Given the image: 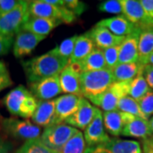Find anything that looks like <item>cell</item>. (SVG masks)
Masks as SVG:
<instances>
[{
	"mask_svg": "<svg viewBox=\"0 0 153 153\" xmlns=\"http://www.w3.org/2000/svg\"><path fill=\"white\" fill-rule=\"evenodd\" d=\"M69 60L58 55L55 48L44 55L22 61V67L30 83L60 75Z\"/></svg>",
	"mask_w": 153,
	"mask_h": 153,
	"instance_id": "1",
	"label": "cell"
},
{
	"mask_svg": "<svg viewBox=\"0 0 153 153\" xmlns=\"http://www.w3.org/2000/svg\"><path fill=\"white\" fill-rule=\"evenodd\" d=\"M82 96L93 102L104 94L115 82L112 71L108 68L82 72L80 76Z\"/></svg>",
	"mask_w": 153,
	"mask_h": 153,
	"instance_id": "2",
	"label": "cell"
},
{
	"mask_svg": "<svg viewBox=\"0 0 153 153\" xmlns=\"http://www.w3.org/2000/svg\"><path fill=\"white\" fill-rule=\"evenodd\" d=\"M4 104L11 115L30 118L37 109L38 100L23 85H19L6 94Z\"/></svg>",
	"mask_w": 153,
	"mask_h": 153,
	"instance_id": "3",
	"label": "cell"
},
{
	"mask_svg": "<svg viewBox=\"0 0 153 153\" xmlns=\"http://www.w3.org/2000/svg\"><path fill=\"white\" fill-rule=\"evenodd\" d=\"M28 15L29 17L56 19L66 24H70L76 19V16L65 6L52 5L45 0L29 1Z\"/></svg>",
	"mask_w": 153,
	"mask_h": 153,
	"instance_id": "4",
	"label": "cell"
},
{
	"mask_svg": "<svg viewBox=\"0 0 153 153\" xmlns=\"http://www.w3.org/2000/svg\"><path fill=\"white\" fill-rule=\"evenodd\" d=\"M78 131L65 123L55 124L44 128L39 140L47 147L58 152Z\"/></svg>",
	"mask_w": 153,
	"mask_h": 153,
	"instance_id": "5",
	"label": "cell"
},
{
	"mask_svg": "<svg viewBox=\"0 0 153 153\" xmlns=\"http://www.w3.org/2000/svg\"><path fill=\"white\" fill-rule=\"evenodd\" d=\"M29 1H19L13 10L0 16V33L14 37L22 30V26L29 17Z\"/></svg>",
	"mask_w": 153,
	"mask_h": 153,
	"instance_id": "6",
	"label": "cell"
},
{
	"mask_svg": "<svg viewBox=\"0 0 153 153\" xmlns=\"http://www.w3.org/2000/svg\"><path fill=\"white\" fill-rule=\"evenodd\" d=\"M1 125L8 135L17 140H25V142L39 139L42 134L41 128L29 120H20L14 117L4 118Z\"/></svg>",
	"mask_w": 153,
	"mask_h": 153,
	"instance_id": "7",
	"label": "cell"
},
{
	"mask_svg": "<svg viewBox=\"0 0 153 153\" xmlns=\"http://www.w3.org/2000/svg\"><path fill=\"white\" fill-rule=\"evenodd\" d=\"M131 82L132 81L115 82L104 94L94 100L92 103L101 108L104 111L117 110L119 100L129 94Z\"/></svg>",
	"mask_w": 153,
	"mask_h": 153,
	"instance_id": "8",
	"label": "cell"
},
{
	"mask_svg": "<svg viewBox=\"0 0 153 153\" xmlns=\"http://www.w3.org/2000/svg\"><path fill=\"white\" fill-rule=\"evenodd\" d=\"M85 153H142V150L138 141L114 137L98 146L87 147Z\"/></svg>",
	"mask_w": 153,
	"mask_h": 153,
	"instance_id": "9",
	"label": "cell"
},
{
	"mask_svg": "<svg viewBox=\"0 0 153 153\" xmlns=\"http://www.w3.org/2000/svg\"><path fill=\"white\" fill-rule=\"evenodd\" d=\"M81 74L82 70L79 63H68V65L61 71L59 75L62 93L75 94L82 97L80 82Z\"/></svg>",
	"mask_w": 153,
	"mask_h": 153,
	"instance_id": "10",
	"label": "cell"
},
{
	"mask_svg": "<svg viewBox=\"0 0 153 153\" xmlns=\"http://www.w3.org/2000/svg\"><path fill=\"white\" fill-rule=\"evenodd\" d=\"M83 137L87 147H93L109 140V135L105 129L103 114L98 107L91 123L84 130Z\"/></svg>",
	"mask_w": 153,
	"mask_h": 153,
	"instance_id": "11",
	"label": "cell"
},
{
	"mask_svg": "<svg viewBox=\"0 0 153 153\" xmlns=\"http://www.w3.org/2000/svg\"><path fill=\"white\" fill-rule=\"evenodd\" d=\"M122 116L123 121L122 135L142 140L152 137V130L149 124V120H146L125 112H122Z\"/></svg>",
	"mask_w": 153,
	"mask_h": 153,
	"instance_id": "12",
	"label": "cell"
},
{
	"mask_svg": "<svg viewBox=\"0 0 153 153\" xmlns=\"http://www.w3.org/2000/svg\"><path fill=\"white\" fill-rule=\"evenodd\" d=\"M30 92L38 101L52 100L62 93L59 75L30 83Z\"/></svg>",
	"mask_w": 153,
	"mask_h": 153,
	"instance_id": "13",
	"label": "cell"
},
{
	"mask_svg": "<svg viewBox=\"0 0 153 153\" xmlns=\"http://www.w3.org/2000/svg\"><path fill=\"white\" fill-rule=\"evenodd\" d=\"M45 38L46 37L36 35L23 29L20 30L16 36L13 44V54L15 57L17 59H22L31 55L38 44Z\"/></svg>",
	"mask_w": 153,
	"mask_h": 153,
	"instance_id": "14",
	"label": "cell"
},
{
	"mask_svg": "<svg viewBox=\"0 0 153 153\" xmlns=\"http://www.w3.org/2000/svg\"><path fill=\"white\" fill-rule=\"evenodd\" d=\"M82 97L75 94H65L59 96L55 100V113L54 125L64 123L66 119L76 112Z\"/></svg>",
	"mask_w": 153,
	"mask_h": 153,
	"instance_id": "15",
	"label": "cell"
},
{
	"mask_svg": "<svg viewBox=\"0 0 153 153\" xmlns=\"http://www.w3.org/2000/svg\"><path fill=\"white\" fill-rule=\"evenodd\" d=\"M123 14L134 26L140 29L152 27L148 21L146 13L140 1L136 0H122Z\"/></svg>",
	"mask_w": 153,
	"mask_h": 153,
	"instance_id": "16",
	"label": "cell"
},
{
	"mask_svg": "<svg viewBox=\"0 0 153 153\" xmlns=\"http://www.w3.org/2000/svg\"><path fill=\"white\" fill-rule=\"evenodd\" d=\"M96 107L82 97L79 107L74 114L65 121V124L73 127L76 129L85 130L88 125L91 123L95 113Z\"/></svg>",
	"mask_w": 153,
	"mask_h": 153,
	"instance_id": "17",
	"label": "cell"
},
{
	"mask_svg": "<svg viewBox=\"0 0 153 153\" xmlns=\"http://www.w3.org/2000/svg\"><path fill=\"white\" fill-rule=\"evenodd\" d=\"M89 37L93 40L96 48L100 49H108L113 46L121 45L125 39L124 37H117L111 33L108 29L95 25L90 31L87 32Z\"/></svg>",
	"mask_w": 153,
	"mask_h": 153,
	"instance_id": "18",
	"label": "cell"
},
{
	"mask_svg": "<svg viewBox=\"0 0 153 153\" xmlns=\"http://www.w3.org/2000/svg\"><path fill=\"white\" fill-rule=\"evenodd\" d=\"M141 29L138 28L134 33L127 36L121 44L119 49L118 64L123 63H134L139 60V37Z\"/></svg>",
	"mask_w": 153,
	"mask_h": 153,
	"instance_id": "19",
	"label": "cell"
},
{
	"mask_svg": "<svg viewBox=\"0 0 153 153\" xmlns=\"http://www.w3.org/2000/svg\"><path fill=\"white\" fill-rule=\"evenodd\" d=\"M96 25L108 29L111 33L117 37H127L136 31L138 27L134 26L123 15L104 19Z\"/></svg>",
	"mask_w": 153,
	"mask_h": 153,
	"instance_id": "20",
	"label": "cell"
},
{
	"mask_svg": "<svg viewBox=\"0 0 153 153\" xmlns=\"http://www.w3.org/2000/svg\"><path fill=\"white\" fill-rule=\"evenodd\" d=\"M62 24V22L56 19L28 17L27 22L22 26V29L34 33L36 35L47 37L55 27Z\"/></svg>",
	"mask_w": 153,
	"mask_h": 153,
	"instance_id": "21",
	"label": "cell"
},
{
	"mask_svg": "<svg viewBox=\"0 0 153 153\" xmlns=\"http://www.w3.org/2000/svg\"><path fill=\"white\" fill-rule=\"evenodd\" d=\"M55 113V100L38 101V105L35 112L32 117L33 123L44 128L54 125Z\"/></svg>",
	"mask_w": 153,
	"mask_h": 153,
	"instance_id": "22",
	"label": "cell"
},
{
	"mask_svg": "<svg viewBox=\"0 0 153 153\" xmlns=\"http://www.w3.org/2000/svg\"><path fill=\"white\" fill-rule=\"evenodd\" d=\"M96 47L94 44L93 40L89 37L88 33H85L82 35L77 36L73 53H72L68 63L81 62L90 53H92V51Z\"/></svg>",
	"mask_w": 153,
	"mask_h": 153,
	"instance_id": "23",
	"label": "cell"
},
{
	"mask_svg": "<svg viewBox=\"0 0 153 153\" xmlns=\"http://www.w3.org/2000/svg\"><path fill=\"white\" fill-rule=\"evenodd\" d=\"M139 60L138 62L146 66L150 55L153 53V27L143 29L139 37Z\"/></svg>",
	"mask_w": 153,
	"mask_h": 153,
	"instance_id": "24",
	"label": "cell"
},
{
	"mask_svg": "<svg viewBox=\"0 0 153 153\" xmlns=\"http://www.w3.org/2000/svg\"><path fill=\"white\" fill-rule=\"evenodd\" d=\"M144 66H145L140 65L139 62L123 63V64H118L111 71L116 82L132 81L142 71Z\"/></svg>",
	"mask_w": 153,
	"mask_h": 153,
	"instance_id": "25",
	"label": "cell"
},
{
	"mask_svg": "<svg viewBox=\"0 0 153 153\" xmlns=\"http://www.w3.org/2000/svg\"><path fill=\"white\" fill-rule=\"evenodd\" d=\"M103 122L106 133L114 137L122 135L123 128L122 111L118 110L105 111L103 114Z\"/></svg>",
	"mask_w": 153,
	"mask_h": 153,
	"instance_id": "26",
	"label": "cell"
},
{
	"mask_svg": "<svg viewBox=\"0 0 153 153\" xmlns=\"http://www.w3.org/2000/svg\"><path fill=\"white\" fill-rule=\"evenodd\" d=\"M79 66L82 70V73L87 71H99L106 68L103 50L95 48L92 53H90L84 60L79 62Z\"/></svg>",
	"mask_w": 153,
	"mask_h": 153,
	"instance_id": "27",
	"label": "cell"
},
{
	"mask_svg": "<svg viewBox=\"0 0 153 153\" xmlns=\"http://www.w3.org/2000/svg\"><path fill=\"white\" fill-rule=\"evenodd\" d=\"M150 90H151V88H150L148 83L146 81L144 76H143L142 70L137 75V76L134 79L132 80L128 95L133 99H134L137 101H139Z\"/></svg>",
	"mask_w": 153,
	"mask_h": 153,
	"instance_id": "28",
	"label": "cell"
},
{
	"mask_svg": "<svg viewBox=\"0 0 153 153\" xmlns=\"http://www.w3.org/2000/svg\"><path fill=\"white\" fill-rule=\"evenodd\" d=\"M117 110L122 111V112L129 113V114L134 115V116L138 117L148 120L146 117L144 115L142 111L140 109L139 102L135 100L134 99L130 97L129 95L121 99L118 102V105H117Z\"/></svg>",
	"mask_w": 153,
	"mask_h": 153,
	"instance_id": "29",
	"label": "cell"
},
{
	"mask_svg": "<svg viewBox=\"0 0 153 153\" xmlns=\"http://www.w3.org/2000/svg\"><path fill=\"white\" fill-rule=\"evenodd\" d=\"M87 146L83 134L78 131L57 153H85Z\"/></svg>",
	"mask_w": 153,
	"mask_h": 153,
	"instance_id": "30",
	"label": "cell"
},
{
	"mask_svg": "<svg viewBox=\"0 0 153 153\" xmlns=\"http://www.w3.org/2000/svg\"><path fill=\"white\" fill-rule=\"evenodd\" d=\"M15 153H57L47 147L39 139L27 140Z\"/></svg>",
	"mask_w": 153,
	"mask_h": 153,
	"instance_id": "31",
	"label": "cell"
},
{
	"mask_svg": "<svg viewBox=\"0 0 153 153\" xmlns=\"http://www.w3.org/2000/svg\"><path fill=\"white\" fill-rule=\"evenodd\" d=\"M76 38H77V35L72 36L71 38L65 39L58 46H56L55 49H56L58 55L66 60H70L71 55L73 53V50H74Z\"/></svg>",
	"mask_w": 153,
	"mask_h": 153,
	"instance_id": "32",
	"label": "cell"
},
{
	"mask_svg": "<svg viewBox=\"0 0 153 153\" xmlns=\"http://www.w3.org/2000/svg\"><path fill=\"white\" fill-rule=\"evenodd\" d=\"M119 49H120V45L113 46V47H111L103 50L106 68L112 70L118 65Z\"/></svg>",
	"mask_w": 153,
	"mask_h": 153,
	"instance_id": "33",
	"label": "cell"
},
{
	"mask_svg": "<svg viewBox=\"0 0 153 153\" xmlns=\"http://www.w3.org/2000/svg\"><path fill=\"white\" fill-rule=\"evenodd\" d=\"M99 10L110 14L123 13L122 0H106L101 2L98 6Z\"/></svg>",
	"mask_w": 153,
	"mask_h": 153,
	"instance_id": "34",
	"label": "cell"
},
{
	"mask_svg": "<svg viewBox=\"0 0 153 153\" xmlns=\"http://www.w3.org/2000/svg\"><path fill=\"white\" fill-rule=\"evenodd\" d=\"M140 107L148 120L153 116V90L151 89L139 101Z\"/></svg>",
	"mask_w": 153,
	"mask_h": 153,
	"instance_id": "35",
	"label": "cell"
},
{
	"mask_svg": "<svg viewBox=\"0 0 153 153\" xmlns=\"http://www.w3.org/2000/svg\"><path fill=\"white\" fill-rule=\"evenodd\" d=\"M64 6L69 10H71L76 16H81L87 10L88 6L85 3L77 0H65Z\"/></svg>",
	"mask_w": 153,
	"mask_h": 153,
	"instance_id": "36",
	"label": "cell"
},
{
	"mask_svg": "<svg viewBox=\"0 0 153 153\" xmlns=\"http://www.w3.org/2000/svg\"><path fill=\"white\" fill-rule=\"evenodd\" d=\"M13 84L10 72L6 65L0 60V92Z\"/></svg>",
	"mask_w": 153,
	"mask_h": 153,
	"instance_id": "37",
	"label": "cell"
},
{
	"mask_svg": "<svg viewBox=\"0 0 153 153\" xmlns=\"http://www.w3.org/2000/svg\"><path fill=\"white\" fill-rule=\"evenodd\" d=\"M14 37L0 33V56L7 55L14 44Z\"/></svg>",
	"mask_w": 153,
	"mask_h": 153,
	"instance_id": "38",
	"label": "cell"
},
{
	"mask_svg": "<svg viewBox=\"0 0 153 153\" xmlns=\"http://www.w3.org/2000/svg\"><path fill=\"white\" fill-rule=\"evenodd\" d=\"M140 3L143 7L151 26L153 27V0H140Z\"/></svg>",
	"mask_w": 153,
	"mask_h": 153,
	"instance_id": "39",
	"label": "cell"
},
{
	"mask_svg": "<svg viewBox=\"0 0 153 153\" xmlns=\"http://www.w3.org/2000/svg\"><path fill=\"white\" fill-rule=\"evenodd\" d=\"M16 0H0V16L7 14L18 4Z\"/></svg>",
	"mask_w": 153,
	"mask_h": 153,
	"instance_id": "40",
	"label": "cell"
},
{
	"mask_svg": "<svg viewBox=\"0 0 153 153\" xmlns=\"http://www.w3.org/2000/svg\"><path fill=\"white\" fill-rule=\"evenodd\" d=\"M143 76L148 83L149 87L153 90V66L146 65L143 68Z\"/></svg>",
	"mask_w": 153,
	"mask_h": 153,
	"instance_id": "41",
	"label": "cell"
},
{
	"mask_svg": "<svg viewBox=\"0 0 153 153\" xmlns=\"http://www.w3.org/2000/svg\"><path fill=\"white\" fill-rule=\"evenodd\" d=\"M142 153H153L152 137H150L142 140Z\"/></svg>",
	"mask_w": 153,
	"mask_h": 153,
	"instance_id": "42",
	"label": "cell"
},
{
	"mask_svg": "<svg viewBox=\"0 0 153 153\" xmlns=\"http://www.w3.org/2000/svg\"><path fill=\"white\" fill-rule=\"evenodd\" d=\"M12 148V143L0 136V153H10Z\"/></svg>",
	"mask_w": 153,
	"mask_h": 153,
	"instance_id": "43",
	"label": "cell"
},
{
	"mask_svg": "<svg viewBox=\"0 0 153 153\" xmlns=\"http://www.w3.org/2000/svg\"><path fill=\"white\" fill-rule=\"evenodd\" d=\"M46 3L50 4L52 5L55 6H64V1H60V0H45Z\"/></svg>",
	"mask_w": 153,
	"mask_h": 153,
	"instance_id": "44",
	"label": "cell"
},
{
	"mask_svg": "<svg viewBox=\"0 0 153 153\" xmlns=\"http://www.w3.org/2000/svg\"><path fill=\"white\" fill-rule=\"evenodd\" d=\"M149 124H150V128L152 130V137L153 138V116L149 119Z\"/></svg>",
	"mask_w": 153,
	"mask_h": 153,
	"instance_id": "45",
	"label": "cell"
},
{
	"mask_svg": "<svg viewBox=\"0 0 153 153\" xmlns=\"http://www.w3.org/2000/svg\"><path fill=\"white\" fill-rule=\"evenodd\" d=\"M147 65H151V66H153V53L152 54V55H150V57H149V59H148Z\"/></svg>",
	"mask_w": 153,
	"mask_h": 153,
	"instance_id": "46",
	"label": "cell"
}]
</instances>
